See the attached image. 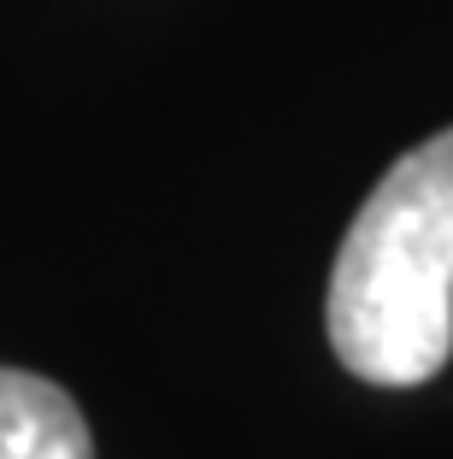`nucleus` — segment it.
<instances>
[{
    "instance_id": "2",
    "label": "nucleus",
    "mask_w": 453,
    "mask_h": 459,
    "mask_svg": "<svg viewBox=\"0 0 453 459\" xmlns=\"http://www.w3.org/2000/svg\"><path fill=\"white\" fill-rule=\"evenodd\" d=\"M0 459H94L77 401L36 371L0 365Z\"/></svg>"
},
{
    "instance_id": "1",
    "label": "nucleus",
    "mask_w": 453,
    "mask_h": 459,
    "mask_svg": "<svg viewBox=\"0 0 453 459\" xmlns=\"http://www.w3.org/2000/svg\"><path fill=\"white\" fill-rule=\"evenodd\" d=\"M330 348L377 389L430 383L453 353V130L400 153L330 265Z\"/></svg>"
}]
</instances>
